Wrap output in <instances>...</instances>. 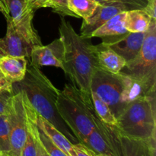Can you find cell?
<instances>
[{
    "mask_svg": "<svg viewBox=\"0 0 156 156\" xmlns=\"http://www.w3.org/2000/svg\"><path fill=\"white\" fill-rule=\"evenodd\" d=\"M64 46L63 71L88 105L93 106L90 86L94 71L98 68L93 45L75 31L69 21L62 17L59 27Z\"/></svg>",
    "mask_w": 156,
    "mask_h": 156,
    "instance_id": "6da1fadb",
    "label": "cell"
},
{
    "mask_svg": "<svg viewBox=\"0 0 156 156\" xmlns=\"http://www.w3.org/2000/svg\"><path fill=\"white\" fill-rule=\"evenodd\" d=\"M14 91H21L35 112L60 131L68 140L79 143L58 112L56 102L59 91L43 73L39 67L29 61L25 76L12 84Z\"/></svg>",
    "mask_w": 156,
    "mask_h": 156,
    "instance_id": "7a4b0ae2",
    "label": "cell"
},
{
    "mask_svg": "<svg viewBox=\"0 0 156 156\" xmlns=\"http://www.w3.org/2000/svg\"><path fill=\"white\" fill-rule=\"evenodd\" d=\"M58 112L79 143L83 144L100 120L94 106L88 105L77 88L68 83L56 102Z\"/></svg>",
    "mask_w": 156,
    "mask_h": 156,
    "instance_id": "3957f363",
    "label": "cell"
},
{
    "mask_svg": "<svg viewBox=\"0 0 156 156\" xmlns=\"http://www.w3.org/2000/svg\"><path fill=\"white\" fill-rule=\"evenodd\" d=\"M120 134L133 139H156L155 93L133 101L126 105L117 118Z\"/></svg>",
    "mask_w": 156,
    "mask_h": 156,
    "instance_id": "277c9868",
    "label": "cell"
},
{
    "mask_svg": "<svg viewBox=\"0 0 156 156\" xmlns=\"http://www.w3.org/2000/svg\"><path fill=\"white\" fill-rule=\"evenodd\" d=\"M120 73L156 86V19L151 21L140 53Z\"/></svg>",
    "mask_w": 156,
    "mask_h": 156,
    "instance_id": "5b68a950",
    "label": "cell"
},
{
    "mask_svg": "<svg viewBox=\"0 0 156 156\" xmlns=\"http://www.w3.org/2000/svg\"><path fill=\"white\" fill-rule=\"evenodd\" d=\"M126 85V76L121 73L113 74L98 68L93 74L90 89L109 106L118 118L126 108L123 94Z\"/></svg>",
    "mask_w": 156,
    "mask_h": 156,
    "instance_id": "8992f818",
    "label": "cell"
},
{
    "mask_svg": "<svg viewBox=\"0 0 156 156\" xmlns=\"http://www.w3.org/2000/svg\"><path fill=\"white\" fill-rule=\"evenodd\" d=\"M10 120V151L8 156H21L27 136V114L21 91H14Z\"/></svg>",
    "mask_w": 156,
    "mask_h": 156,
    "instance_id": "52a82bcc",
    "label": "cell"
},
{
    "mask_svg": "<svg viewBox=\"0 0 156 156\" xmlns=\"http://www.w3.org/2000/svg\"><path fill=\"white\" fill-rule=\"evenodd\" d=\"M83 145L96 155L121 156L119 133L115 126L106 124L99 120Z\"/></svg>",
    "mask_w": 156,
    "mask_h": 156,
    "instance_id": "ba28073f",
    "label": "cell"
},
{
    "mask_svg": "<svg viewBox=\"0 0 156 156\" xmlns=\"http://www.w3.org/2000/svg\"><path fill=\"white\" fill-rule=\"evenodd\" d=\"M42 45L41 38L33 37L7 23V32L0 38V56H12L30 59L33 49Z\"/></svg>",
    "mask_w": 156,
    "mask_h": 156,
    "instance_id": "9c48e42d",
    "label": "cell"
},
{
    "mask_svg": "<svg viewBox=\"0 0 156 156\" xmlns=\"http://www.w3.org/2000/svg\"><path fill=\"white\" fill-rule=\"evenodd\" d=\"M1 2L2 14L7 23H10L15 29L33 37H40L32 24L34 11L24 0H1Z\"/></svg>",
    "mask_w": 156,
    "mask_h": 156,
    "instance_id": "30bf717a",
    "label": "cell"
},
{
    "mask_svg": "<svg viewBox=\"0 0 156 156\" xmlns=\"http://www.w3.org/2000/svg\"><path fill=\"white\" fill-rule=\"evenodd\" d=\"M30 62L37 67L55 66L63 70L64 46L61 38L54 40L46 46H37L33 49Z\"/></svg>",
    "mask_w": 156,
    "mask_h": 156,
    "instance_id": "8fae6325",
    "label": "cell"
},
{
    "mask_svg": "<svg viewBox=\"0 0 156 156\" xmlns=\"http://www.w3.org/2000/svg\"><path fill=\"white\" fill-rule=\"evenodd\" d=\"M129 11L126 6L120 3L98 4L91 17L82 21L81 36L85 39H91V35L98 27L120 12Z\"/></svg>",
    "mask_w": 156,
    "mask_h": 156,
    "instance_id": "7c38bea8",
    "label": "cell"
},
{
    "mask_svg": "<svg viewBox=\"0 0 156 156\" xmlns=\"http://www.w3.org/2000/svg\"><path fill=\"white\" fill-rule=\"evenodd\" d=\"M146 37V32L131 33L111 43L102 44L120 55L126 62L132 60L140 53Z\"/></svg>",
    "mask_w": 156,
    "mask_h": 156,
    "instance_id": "4fadbf2b",
    "label": "cell"
},
{
    "mask_svg": "<svg viewBox=\"0 0 156 156\" xmlns=\"http://www.w3.org/2000/svg\"><path fill=\"white\" fill-rule=\"evenodd\" d=\"M126 12H120L94 30L91 37L102 38L104 43H111L123 37L129 33L124 26Z\"/></svg>",
    "mask_w": 156,
    "mask_h": 156,
    "instance_id": "5bb4252c",
    "label": "cell"
},
{
    "mask_svg": "<svg viewBox=\"0 0 156 156\" xmlns=\"http://www.w3.org/2000/svg\"><path fill=\"white\" fill-rule=\"evenodd\" d=\"M93 50L97 59L98 69L117 74L126 65V62L123 57L102 43L96 46L93 45Z\"/></svg>",
    "mask_w": 156,
    "mask_h": 156,
    "instance_id": "9a60e30c",
    "label": "cell"
},
{
    "mask_svg": "<svg viewBox=\"0 0 156 156\" xmlns=\"http://www.w3.org/2000/svg\"><path fill=\"white\" fill-rule=\"evenodd\" d=\"M121 156H155V140H144L119 133Z\"/></svg>",
    "mask_w": 156,
    "mask_h": 156,
    "instance_id": "2e32d148",
    "label": "cell"
},
{
    "mask_svg": "<svg viewBox=\"0 0 156 156\" xmlns=\"http://www.w3.org/2000/svg\"><path fill=\"white\" fill-rule=\"evenodd\" d=\"M27 58L4 56L0 57V70L6 79L12 82H21L24 78L27 67Z\"/></svg>",
    "mask_w": 156,
    "mask_h": 156,
    "instance_id": "e0dca14e",
    "label": "cell"
},
{
    "mask_svg": "<svg viewBox=\"0 0 156 156\" xmlns=\"http://www.w3.org/2000/svg\"><path fill=\"white\" fill-rule=\"evenodd\" d=\"M34 120L37 126L47 134L56 147L62 150L67 156H77L73 149V143H72L60 131L58 130L45 119L38 115L35 111Z\"/></svg>",
    "mask_w": 156,
    "mask_h": 156,
    "instance_id": "ac0fdd59",
    "label": "cell"
},
{
    "mask_svg": "<svg viewBox=\"0 0 156 156\" xmlns=\"http://www.w3.org/2000/svg\"><path fill=\"white\" fill-rule=\"evenodd\" d=\"M152 19L144 9H133L126 12L124 26L131 33L146 32Z\"/></svg>",
    "mask_w": 156,
    "mask_h": 156,
    "instance_id": "d6986e66",
    "label": "cell"
},
{
    "mask_svg": "<svg viewBox=\"0 0 156 156\" xmlns=\"http://www.w3.org/2000/svg\"><path fill=\"white\" fill-rule=\"evenodd\" d=\"M98 4L94 0H68L67 5L70 12L76 18H81L85 21L91 16Z\"/></svg>",
    "mask_w": 156,
    "mask_h": 156,
    "instance_id": "ffe728a7",
    "label": "cell"
},
{
    "mask_svg": "<svg viewBox=\"0 0 156 156\" xmlns=\"http://www.w3.org/2000/svg\"><path fill=\"white\" fill-rule=\"evenodd\" d=\"M91 94L93 106H94V109L98 117L106 124L117 127V120L115 116L113 114L109 106L103 100H101L95 93L91 91Z\"/></svg>",
    "mask_w": 156,
    "mask_h": 156,
    "instance_id": "44dd1931",
    "label": "cell"
},
{
    "mask_svg": "<svg viewBox=\"0 0 156 156\" xmlns=\"http://www.w3.org/2000/svg\"><path fill=\"white\" fill-rule=\"evenodd\" d=\"M10 151V120L9 114L0 115V152Z\"/></svg>",
    "mask_w": 156,
    "mask_h": 156,
    "instance_id": "7402d4cb",
    "label": "cell"
},
{
    "mask_svg": "<svg viewBox=\"0 0 156 156\" xmlns=\"http://www.w3.org/2000/svg\"><path fill=\"white\" fill-rule=\"evenodd\" d=\"M37 136L41 143H42L44 147L45 148V149L47 151V152L50 156H67L62 150H60L59 148L56 147L53 144V143L47 136V134L42 129H40L37 126Z\"/></svg>",
    "mask_w": 156,
    "mask_h": 156,
    "instance_id": "603a6c76",
    "label": "cell"
},
{
    "mask_svg": "<svg viewBox=\"0 0 156 156\" xmlns=\"http://www.w3.org/2000/svg\"><path fill=\"white\" fill-rule=\"evenodd\" d=\"M14 91L0 90V115L9 114L12 109Z\"/></svg>",
    "mask_w": 156,
    "mask_h": 156,
    "instance_id": "cb8c5ba5",
    "label": "cell"
},
{
    "mask_svg": "<svg viewBox=\"0 0 156 156\" xmlns=\"http://www.w3.org/2000/svg\"><path fill=\"white\" fill-rule=\"evenodd\" d=\"M98 4H107V3H120L124 5L129 9H144L148 5L149 0H94Z\"/></svg>",
    "mask_w": 156,
    "mask_h": 156,
    "instance_id": "d4e9b609",
    "label": "cell"
},
{
    "mask_svg": "<svg viewBox=\"0 0 156 156\" xmlns=\"http://www.w3.org/2000/svg\"><path fill=\"white\" fill-rule=\"evenodd\" d=\"M68 0H47V8H51L55 12L62 16H71L76 18V15L70 12L67 5Z\"/></svg>",
    "mask_w": 156,
    "mask_h": 156,
    "instance_id": "484cf974",
    "label": "cell"
},
{
    "mask_svg": "<svg viewBox=\"0 0 156 156\" xmlns=\"http://www.w3.org/2000/svg\"><path fill=\"white\" fill-rule=\"evenodd\" d=\"M73 149L77 156H95L96 154L82 143H77L73 144Z\"/></svg>",
    "mask_w": 156,
    "mask_h": 156,
    "instance_id": "4316f807",
    "label": "cell"
},
{
    "mask_svg": "<svg viewBox=\"0 0 156 156\" xmlns=\"http://www.w3.org/2000/svg\"><path fill=\"white\" fill-rule=\"evenodd\" d=\"M29 7L36 11L41 8H47V0H24Z\"/></svg>",
    "mask_w": 156,
    "mask_h": 156,
    "instance_id": "83f0119b",
    "label": "cell"
},
{
    "mask_svg": "<svg viewBox=\"0 0 156 156\" xmlns=\"http://www.w3.org/2000/svg\"><path fill=\"white\" fill-rule=\"evenodd\" d=\"M0 90H8V91H13L12 83L9 82L5 76L3 75L0 70Z\"/></svg>",
    "mask_w": 156,
    "mask_h": 156,
    "instance_id": "f1b7e54d",
    "label": "cell"
},
{
    "mask_svg": "<svg viewBox=\"0 0 156 156\" xmlns=\"http://www.w3.org/2000/svg\"><path fill=\"white\" fill-rule=\"evenodd\" d=\"M35 134H36L37 140V156H50L38 138L37 134V126H35Z\"/></svg>",
    "mask_w": 156,
    "mask_h": 156,
    "instance_id": "f546056e",
    "label": "cell"
},
{
    "mask_svg": "<svg viewBox=\"0 0 156 156\" xmlns=\"http://www.w3.org/2000/svg\"><path fill=\"white\" fill-rule=\"evenodd\" d=\"M155 7H156V0H149L148 5L145 8L144 10L152 17L153 19H156V14H155Z\"/></svg>",
    "mask_w": 156,
    "mask_h": 156,
    "instance_id": "4dcf8cb0",
    "label": "cell"
},
{
    "mask_svg": "<svg viewBox=\"0 0 156 156\" xmlns=\"http://www.w3.org/2000/svg\"><path fill=\"white\" fill-rule=\"evenodd\" d=\"M0 12L2 13V5L1 0H0Z\"/></svg>",
    "mask_w": 156,
    "mask_h": 156,
    "instance_id": "1f68e13d",
    "label": "cell"
},
{
    "mask_svg": "<svg viewBox=\"0 0 156 156\" xmlns=\"http://www.w3.org/2000/svg\"><path fill=\"white\" fill-rule=\"evenodd\" d=\"M0 156H8V155L4 152H0Z\"/></svg>",
    "mask_w": 156,
    "mask_h": 156,
    "instance_id": "d6a6232c",
    "label": "cell"
},
{
    "mask_svg": "<svg viewBox=\"0 0 156 156\" xmlns=\"http://www.w3.org/2000/svg\"><path fill=\"white\" fill-rule=\"evenodd\" d=\"M95 156H108V155H95Z\"/></svg>",
    "mask_w": 156,
    "mask_h": 156,
    "instance_id": "836d02e7",
    "label": "cell"
},
{
    "mask_svg": "<svg viewBox=\"0 0 156 156\" xmlns=\"http://www.w3.org/2000/svg\"><path fill=\"white\" fill-rule=\"evenodd\" d=\"M0 57H1V56H0Z\"/></svg>",
    "mask_w": 156,
    "mask_h": 156,
    "instance_id": "e575fe53",
    "label": "cell"
}]
</instances>
